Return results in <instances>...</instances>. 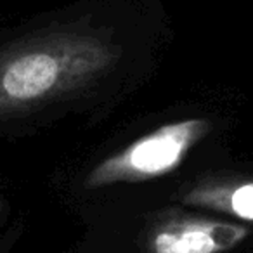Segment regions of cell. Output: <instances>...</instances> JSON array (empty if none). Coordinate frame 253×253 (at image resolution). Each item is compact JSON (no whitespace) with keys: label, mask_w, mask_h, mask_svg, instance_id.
I'll return each mask as SVG.
<instances>
[{"label":"cell","mask_w":253,"mask_h":253,"mask_svg":"<svg viewBox=\"0 0 253 253\" xmlns=\"http://www.w3.org/2000/svg\"><path fill=\"white\" fill-rule=\"evenodd\" d=\"M184 201L196 207L213 208L253 224V182L203 184L187 193Z\"/></svg>","instance_id":"obj_3"},{"label":"cell","mask_w":253,"mask_h":253,"mask_svg":"<svg viewBox=\"0 0 253 253\" xmlns=\"http://www.w3.org/2000/svg\"><path fill=\"white\" fill-rule=\"evenodd\" d=\"M248 236V229L231 222L184 218L160 227L151 238L153 253H225Z\"/></svg>","instance_id":"obj_2"},{"label":"cell","mask_w":253,"mask_h":253,"mask_svg":"<svg viewBox=\"0 0 253 253\" xmlns=\"http://www.w3.org/2000/svg\"><path fill=\"white\" fill-rule=\"evenodd\" d=\"M9 215H11V207H9V201L4 194L0 193V245L4 241V232L5 225L9 224Z\"/></svg>","instance_id":"obj_4"},{"label":"cell","mask_w":253,"mask_h":253,"mask_svg":"<svg viewBox=\"0 0 253 253\" xmlns=\"http://www.w3.org/2000/svg\"><path fill=\"white\" fill-rule=\"evenodd\" d=\"M208 130L210 123L207 120L167 123L99 163L87 177L85 186L142 182L173 172Z\"/></svg>","instance_id":"obj_1"}]
</instances>
